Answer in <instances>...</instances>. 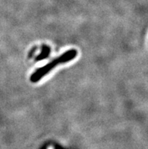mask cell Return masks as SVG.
I'll return each instance as SVG.
<instances>
[{
  "mask_svg": "<svg viewBox=\"0 0 148 149\" xmlns=\"http://www.w3.org/2000/svg\"><path fill=\"white\" fill-rule=\"evenodd\" d=\"M77 55V51L76 49H70L66 52L65 53L62 54L59 57L54 58L52 61L47 64L44 67L38 68L36 71L34 72L32 75L30 76V81L33 83H36L39 82L44 76L47 75L49 73H50L51 70H53L54 68L58 66V64H64L67 63L70 61L73 60Z\"/></svg>",
  "mask_w": 148,
  "mask_h": 149,
  "instance_id": "1",
  "label": "cell"
}]
</instances>
